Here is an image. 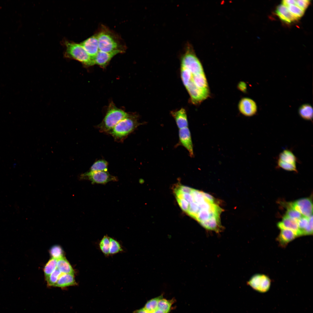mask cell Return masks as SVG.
Wrapping results in <instances>:
<instances>
[{
  "mask_svg": "<svg viewBox=\"0 0 313 313\" xmlns=\"http://www.w3.org/2000/svg\"><path fill=\"white\" fill-rule=\"evenodd\" d=\"M277 164L278 168H282L285 170L288 171H294L296 172H298L296 168V164L287 163L278 159Z\"/></svg>",
  "mask_w": 313,
  "mask_h": 313,
  "instance_id": "29",
  "label": "cell"
},
{
  "mask_svg": "<svg viewBox=\"0 0 313 313\" xmlns=\"http://www.w3.org/2000/svg\"><path fill=\"white\" fill-rule=\"evenodd\" d=\"M174 302L172 299L168 300L162 298L159 301L157 309L162 311L165 313H169Z\"/></svg>",
  "mask_w": 313,
  "mask_h": 313,
  "instance_id": "25",
  "label": "cell"
},
{
  "mask_svg": "<svg viewBox=\"0 0 313 313\" xmlns=\"http://www.w3.org/2000/svg\"><path fill=\"white\" fill-rule=\"evenodd\" d=\"M289 11L298 19L302 17L304 11L296 5H291L287 7Z\"/></svg>",
  "mask_w": 313,
  "mask_h": 313,
  "instance_id": "31",
  "label": "cell"
},
{
  "mask_svg": "<svg viewBox=\"0 0 313 313\" xmlns=\"http://www.w3.org/2000/svg\"><path fill=\"white\" fill-rule=\"evenodd\" d=\"M247 283L254 290L259 292L265 293L270 289L271 280L265 274H257L251 277Z\"/></svg>",
  "mask_w": 313,
  "mask_h": 313,
  "instance_id": "6",
  "label": "cell"
},
{
  "mask_svg": "<svg viewBox=\"0 0 313 313\" xmlns=\"http://www.w3.org/2000/svg\"><path fill=\"white\" fill-rule=\"evenodd\" d=\"M162 298L163 296L161 295L149 300L143 307L149 313L152 312L157 309L159 301Z\"/></svg>",
  "mask_w": 313,
  "mask_h": 313,
  "instance_id": "23",
  "label": "cell"
},
{
  "mask_svg": "<svg viewBox=\"0 0 313 313\" xmlns=\"http://www.w3.org/2000/svg\"><path fill=\"white\" fill-rule=\"evenodd\" d=\"M128 114L123 110L116 107L113 102H111L108 107L104 118L97 125V127L100 132L108 133Z\"/></svg>",
  "mask_w": 313,
  "mask_h": 313,
  "instance_id": "5",
  "label": "cell"
},
{
  "mask_svg": "<svg viewBox=\"0 0 313 313\" xmlns=\"http://www.w3.org/2000/svg\"><path fill=\"white\" fill-rule=\"evenodd\" d=\"M151 313H165L162 311L159 310L158 309H157L155 311H154L152 312Z\"/></svg>",
  "mask_w": 313,
  "mask_h": 313,
  "instance_id": "38",
  "label": "cell"
},
{
  "mask_svg": "<svg viewBox=\"0 0 313 313\" xmlns=\"http://www.w3.org/2000/svg\"><path fill=\"white\" fill-rule=\"evenodd\" d=\"M52 258L58 260L63 257V252L61 247L58 245L53 246L50 250Z\"/></svg>",
  "mask_w": 313,
  "mask_h": 313,
  "instance_id": "30",
  "label": "cell"
},
{
  "mask_svg": "<svg viewBox=\"0 0 313 313\" xmlns=\"http://www.w3.org/2000/svg\"><path fill=\"white\" fill-rule=\"evenodd\" d=\"M63 44L65 47V57L77 61L86 67L95 65L94 59L88 54L80 43L65 40Z\"/></svg>",
  "mask_w": 313,
  "mask_h": 313,
  "instance_id": "4",
  "label": "cell"
},
{
  "mask_svg": "<svg viewBox=\"0 0 313 313\" xmlns=\"http://www.w3.org/2000/svg\"><path fill=\"white\" fill-rule=\"evenodd\" d=\"M139 116L137 114H128L120 121L108 133L116 140H123L138 126L142 125L138 120Z\"/></svg>",
  "mask_w": 313,
  "mask_h": 313,
  "instance_id": "3",
  "label": "cell"
},
{
  "mask_svg": "<svg viewBox=\"0 0 313 313\" xmlns=\"http://www.w3.org/2000/svg\"><path fill=\"white\" fill-rule=\"evenodd\" d=\"M276 12L282 21L287 23H291L298 19L289 11L287 7L282 4L277 6Z\"/></svg>",
  "mask_w": 313,
  "mask_h": 313,
  "instance_id": "16",
  "label": "cell"
},
{
  "mask_svg": "<svg viewBox=\"0 0 313 313\" xmlns=\"http://www.w3.org/2000/svg\"><path fill=\"white\" fill-rule=\"evenodd\" d=\"M280 232L276 238L279 245L285 248L288 244L297 236L292 231L287 229H280Z\"/></svg>",
  "mask_w": 313,
  "mask_h": 313,
  "instance_id": "15",
  "label": "cell"
},
{
  "mask_svg": "<svg viewBox=\"0 0 313 313\" xmlns=\"http://www.w3.org/2000/svg\"><path fill=\"white\" fill-rule=\"evenodd\" d=\"M238 88L239 90L243 92H245L247 90V85L244 82L241 81L238 84Z\"/></svg>",
  "mask_w": 313,
  "mask_h": 313,
  "instance_id": "35",
  "label": "cell"
},
{
  "mask_svg": "<svg viewBox=\"0 0 313 313\" xmlns=\"http://www.w3.org/2000/svg\"><path fill=\"white\" fill-rule=\"evenodd\" d=\"M180 75L193 104H199L208 97L209 90L202 66L190 45L181 58Z\"/></svg>",
  "mask_w": 313,
  "mask_h": 313,
  "instance_id": "1",
  "label": "cell"
},
{
  "mask_svg": "<svg viewBox=\"0 0 313 313\" xmlns=\"http://www.w3.org/2000/svg\"><path fill=\"white\" fill-rule=\"evenodd\" d=\"M240 112L244 115L251 117L254 115L257 110L256 102L252 99L247 97L242 98L238 104Z\"/></svg>",
  "mask_w": 313,
  "mask_h": 313,
  "instance_id": "10",
  "label": "cell"
},
{
  "mask_svg": "<svg viewBox=\"0 0 313 313\" xmlns=\"http://www.w3.org/2000/svg\"><path fill=\"white\" fill-rule=\"evenodd\" d=\"M284 206L287 208L285 216L297 221L303 216L300 213L292 207L290 202L284 204Z\"/></svg>",
  "mask_w": 313,
  "mask_h": 313,
  "instance_id": "21",
  "label": "cell"
},
{
  "mask_svg": "<svg viewBox=\"0 0 313 313\" xmlns=\"http://www.w3.org/2000/svg\"><path fill=\"white\" fill-rule=\"evenodd\" d=\"M57 268L62 273L74 274V272L72 266L64 256L57 260Z\"/></svg>",
  "mask_w": 313,
  "mask_h": 313,
  "instance_id": "18",
  "label": "cell"
},
{
  "mask_svg": "<svg viewBox=\"0 0 313 313\" xmlns=\"http://www.w3.org/2000/svg\"><path fill=\"white\" fill-rule=\"evenodd\" d=\"M109 255L113 254L123 251L120 243L115 239L110 237Z\"/></svg>",
  "mask_w": 313,
  "mask_h": 313,
  "instance_id": "28",
  "label": "cell"
},
{
  "mask_svg": "<svg viewBox=\"0 0 313 313\" xmlns=\"http://www.w3.org/2000/svg\"><path fill=\"white\" fill-rule=\"evenodd\" d=\"M296 5L305 11L310 3L309 0H295Z\"/></svg>",
  "mask_w": 313,
  "mask_h": 313,
  "instance_id": "34",
  "label": "cell"
},
{
  "mask_svg": "<svg viewBox=\"0 0 313 313\" xmlns=\"http://www.w3.org/2000/svg\"><path fill=\"white\" fill-rule=\"evenodd\" d=\"M179 141L178 145L184 147L188 151L189 155L193 157L194 155L191 133L188 127L179 130Z\"/></svg>",
  "mask_w": 313,
  "mask_h": 313,
  "instance_id": "9",
  "label": "cell"
},
{
  "mask_svg": "<svg viewBox=\"0 0 313 313\" xmlns=\"http://www.w3.org/2000/svg\"><path fill=\"white\" fill-rule=\"evenodd\" d=\"M110 237L107 235L104 236L101 240L99 246L102 253L106 256L109 255Z\"/></svg>",
  "mask_w": 313,
  "mask_h": 313,
  "instance_id": "27",
  "label": "cell"
},
{
  "mask_svg": "<svg viewBox=\"0 0 313 313\" xmlns=\"http://www.w3.org/2000/svg\"><path fill=\"white\" fill-rule=\"evenodd\" d=\"M120 53H121L119 51L106 53L99 50L94 58L95 64L99 66L102 68H105L114 56Z\"/></svg>",
  "mask_w": 313,
  "mask_h": 313,
  "instance_id": "13",
  "label": "cell"
},
{
  "mask_svg": "<svg viewBox=\"0 0 313 313\" xmlns=\"http://www.w3.org/2000/svg\"><path fill=\"white\" fill-rule=\"evenodd\" d=\"M282 4L287 7L291 5H296L294 0H284L282 1Z\"/></svg>",
  "mask_w": 313,
  "mask_h": 313,
  "instance_id": "36",
  "label": "cell"
},
{
  "mask_svg": "<svg viewBox=\"0 0 313 313\" xmlns=\"http://www.w3.org/2000/svg\"><path fill=\"white\" fill-rule=\"evenodd\" d=\"M62 274V273L57 268L46 279L48 286L50 287H54Z\"/></svg>",
  "mask_w": 313,
  "mask_h": 313,
  "instance_id": "26",
  "label": "cell"
},
{
  "mask_svg": "<svg viewBox=\"0 0 313 313\" xmlns=\"http://www.w3.org/2000/svg\"><path fill=\"white\" fill-rule=\"evenodd\" d=\"M299 115L303 119L308 121L312 120L313 109L310 105L306 104L302 105L299 109Z\"/></svg>",
  "mask_w": 313,
  "mask_h": 313,
  "instance_id": "20",
  "label": "cell"
},
{
  "mask_svg": "<svg viewBox=\"0 0 313 313\" xmlns=\"http://www.w3.org/2000/svg\"><path fill=\"white\" fill-rule=\"evenodd\" d=\"M170 114L174 119L179 129L188 127V121L186 111L182 108L178 110L172 111Z\"/></svg>",
  "mask_w": 313,
  "mask_h": 313,
  "instance_id": "14",
  "label": "cell"
},
{
  "mask_svg": "<svg viewBox=\"0 0 313 313\" xmlns=\"http://www.w3.org/2000/svg\"><path fill=\"white\" fill-rule=\"evenodd\" d=\"M77 285L74 274L62 273L54 287L63 288Z\"/></svg>",
  "mask_w": 313,
  "mask_h": 313,
  "instance_id": "17",
  "label": "cell"
},
{
  "mask_svg": "<svg viewBox=\"0 0 313 313\" xmlns=\"http://www.w3.org/2000/svg\"><path fill=\"white\" fill-rule=\"evenodd\" d=\"M96 33L99 51L106 53L125 52L126 46L121 37L107 26L101 25Z\"/></svg>",
  "mask_w": 313,
  "mask_h": 313,
  "instance_id": "2",
  "label": "cell"
},
{
  "mask_svg": "<svg viewBox=\"0 0 313 313\" xmlns=\"http://www.w3.org/2000/svg\"><path fill=\"white\" fill-rule=\"evenodd\" d=\"M278 160L285 162L296 164L298 160L292 151L289 149H285L279 154Z\"/></svg>",
  "mask_w": 313,
  "mask_h": 313,
  "instance_id": "19",
  "label": "cell"
},
{
  "mask_svg": "<svg viewBox=\"0 0 313 313\" xmlns=\"http://www.w3.org/2000/svg\"><path fill=\"white\" fill-rule=\"evenodd\" d=\"M133 313H149L144 307L137 310Z\"/></svg>",
  "mask_w": 313,
  "mask_h": 313,
  "instance_id": "37",
  "label": "cell"
},
{
  "mask_svg": "<svg viewBox=\"0 0 313 313\" xmlns=\"http://www.w3.org/2000/svg\"><path fill=\"white\" fill-rule=\"evenodd\" d=\"M313 234V215L309 217L308 225L303 232V235H311Z\"/></svg>",
  "mask_w": 313,
  "mask_h": 313,
  "instance_id": "33",
  "label": "cell"
},
{
  "mask_svg": "<svg viewBox=\"0 0 313 313\" xmlns=\"http://www.w3.org/2000/svg\"><path fill=\"white\" fill-rule=\"evenodd\" d=\"M80 44L88 54L94 59L99 51L97 33L86 39Z\"/></svg>",
  "mask_w": 313,
  "mask_h": 313,
  "instance_id": "11",
  "label": "cell"
},
{
  "mask_svg": "<svg viewBox=\"0 0 313 313\" xmlns=\"http://www.w3.org/2000/svg\"><path fill=\"white\" fill-rule=\"evenodd\" d=\"M290 203L292 207L303 216L308 217L313 215V203L310 198H302Z\"/></svg>",
  "mask_w": 313,
  "mask_h": 313,
  "instance_id": "8",
  "label": "cell"
},
{
  "mask_svg": "<svg viewBox=\"0 0 313 313\" xmlns=\"http://www.w3.org/2000/svg\"><path fill=\"white\" fill-rule=\"evenodd\" d=\"M277 227L280 229H287L294 232L297 237L302 236L298 225L297 221L284 216L281 221L277 224Z\"/></svg>",
  "mask_w": 313,
  "mask_h": 313,
  "instance_id": "12",
  "label": "cell"
},
{
  "mask_svg": "<svg viewBox=\"0 0 313 313\" xmlns=\"http://www.w3.org/2000/svg\"><path fill=\"white\" fill-rule=\"evenodd\" d=\"M82 179L89 180L93 183L105 184L110 181H116L117 178L109 174L108 172L90 171L81 175Z\"/></svg>",
  "mask_w": 313,
  "mask_h": 313,
  "instance_id": "7",
  "label": "cell"
},
{
  "mask_svg": "<svg viewBox=\"0 0 313 313\" xmlns=\"http://www.w3.org/2000/svg\"><path fill=\"white\" fill-rule=\"evenodd\" d=\"M57 259L52 258L45 265L43 271L45 279L57 268Z\"/></svg>",
  "mask_w": 313,
  "mask_h": 313,
  "instance_id": "22",
  "label": "cell"
},
{
  "mask_svg": "<svg viewBox=\"0 0 313 313\" xmlns=\"http://www.w3.org/2000/svg\"><path fill=\"white\" fill-rule=\"evenodd\" d=\"M108 163L105 160H98L95 162L91 166L90 171H103L107 172Z\"/></svg>",
  "mask_w": 313,
  "mask_h": 313,
  "instance_id": "24",
  "label": "cell"
},
{
  "mask_svg": "<svg viewBox=\"0 0 313 313\" xmlns=\"http://www.w3.org/2000/svg\"><path fill=\"white\" fill-rule=\"evenodd\" d=\"M309 222V217L303 216L297 221L299 228L303 236V232L307 227Z\"/></svg>",
  "mask_w": 313,
  "mask_h": 313,
  "instance_id": "32",
  "label": "cell"
}]
</instances>
